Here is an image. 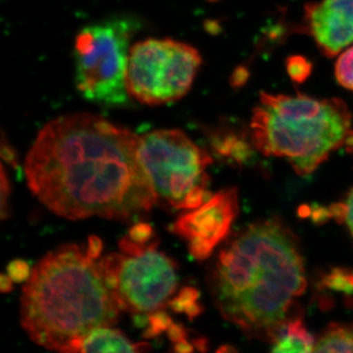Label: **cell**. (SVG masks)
Masks as SVG:
<instances>
[{"mask_svg": "<svg viewBox=\"0 0 353 353\" xmlns=\"http://www.w3.org/2000/svg\"><path fill=\"white\" fill-rule=\"evenodd\" d=\"M194 343H190L187 340L176 343L175 347H174V352L179 353H189L194 352Z\"/></svg>", "mask_w": 353, "mask_h": 353, "instance_id": "28", "label": "cell"}, {"mask_svg": "<svg viewBox=\"0 0 353 353\" xmlns=\"http://www.w3.org/2000/svg\"><path fill=\"white\" fill-rule=\"evenodd\" d=\"M0 188H1V220H6L9 217L8 199L10 194V187H9V181L7 178L6 169L3 165H1V181H0Z\"/></svg>", "mask_w": 353, "mask_h": 353, "instance_id": "23", "label": "cell"}, {"mask_svg": "<svg viewBox=\"0 0 353 353\" xmlns=\"http://www.w3.org/2000/svg\"><path fill=\"white\" fill-rule=\"evenodd\" d=\"M128 236L134 243L139 245H148L153 236L152 227L148 223H137L130 229Z\"/></svg>", "mask_w": 353, "mask_h": 353, "instance_id": "22", "label": "cell"}, {"mask_svg": "<svg viewBox=\"0 0 353 353\" xmlns=\"http://www.w3.org/2000/svg\"><path fill=\"white\" fill-rule=\"evenodd\" d=\"M139 145L138 134L101 116L57 118L28 152V187L51 212L68 220L137 219L157 204Z\"/></svg>", "mask_w": 353, "mask_h": 353, "instance_id": "1", "label": "cell"}, {"mask_svg": "<svg viewBox=\"0 0 353 353\" xmlns=\"http://www.w3.org/2000/svg\"><path fill=\"white\" fill-rule=\"evenodd\" d=\"M87 252L88 256L94 260L99 259L103 248V243L101 239L97 238V236H90L88 238Z\"/></svg>", "mask_w": 353, "mask_h": 353, "instance_id": "25", "label": "cell"}, {"mask_svg": "<svg viewBox=\"0 0 353 353\" xmlns=\"http://www.w3.org/2000/svg\"><path fill=\"white\" fill-rule=\"evenodd\" d=\"M210 1H217V0H210Z\"/></svg>", "mask_w": 353, "mask_h": 353, "instance_id": "30", "label": "cell"}, {"mask_svg": "<svg viewBox=\"0 0 353 353\" xmlns=\"http://www.w3.org/2000/svg\"><path fill=\"white\" fill-rule=\"evenodd\" d=\"M1 157L2 159L6 160L7 163L10 164L11 166H18L17 157H16L15 150L6 143L4 137L3 139H2L1 143Z\"/></svg>", "mask_w": 353, "mask_h": 353, "instance_id": "26", "label": "cell"}, {"mask_svg": "<svg viewBox=\"0 0 353 353\" xmlns=\"http://www.w3.org/2000/svg\"><path fill=\"white\" fill-rule=\"evenodd\" d=\"M199 292L194 288L185 287L179 292L178 296L170 299L168 306L176 313H185L194 320L197 316L201 315L203 308L199 303Z\"/></svg>", "mask_w": 353, "mask_h": 353, "instance_id": "16", "label": "cell"}, {"mask_svg": "<svg viewBox=\"0 0 353 353\" xmlns=\"http://www.w3.org/2000/svg\"><path fill=\"white\" fill-rule=\"evenodd\" d=\"M314 352H353V324H330L316 340Z\"/></svg>", "mask_w": 353, "mask_h": 353, "instance_id": "14", "label": "cell"}, {"mask_svg": "<svg viewBox=\"0 0 353 353\" xmlns=\"http://www.w3.org/2000/svg\"><path fill=\"white\" fill-rule=\"evenodd\" d=\"M250 77V72L245 67L241 66L234 71L233 76H232V85L234 87H241L245 85L246 81L248 80Z\"/></svg>", "mask_w": 353, "mask_h": 353, "instance_id": "27", "label": "cell"}, {"mask_svg": "<svg viewBox=\"0 0 353 353\" xmlns=\"http://www.w3.org/2000/svg\"><path fill=\"white\" fill-rule=\"evenodd\" d=\"M212 145L218 154L233 158L236 162H241L245 160V157H248V153H250V146L253 145V143L243 141V137L240 138L233 132H228L213 137Z\"/></svg>", "mask_w": 353, "mask_h": 353, "instance_id": "15", "label": "cell"}, {"mask_svg": "<svg viewBox=\"0 0 353 353\" xmlns=\"http://www.w3.org/2000/svg\"><path fill=\"white\" fill-rule=\"evenodd\" d=\"M202 64L199 50L171 39H148L130 50L128 92L148 105H162L189 92Z\"/></svg>", "mask_w": 353, "mask_h": 353, "instance_id": "8", "label": "cell"}, {"mask_svg": "<svg viewBox=\"0 0 353 353\" xmlns=\"http://www.w3.org/2000/svg\"><path fill=\"white\" fill-rule=\"evenodd\" d=\"M285 70L292 82L303 83L312 74L313 63L303 55H290L285 60Z\"/></svg>", "mask_w": 353, "mask_h": 353, "instance_id": "18", "label": "cell"}, {"mask_svg": "<svg viewBox=\"0 0 353 353\" xmlns=\"http://www.w3.org/2000/svg\"><path fill=\"white\" fill-rule=\"evenodd\" d=\"M130 17H113L87 26L75 41V82L87 101L118 108L128 101L130 41L137 31Z\"/></svg>", "mask_w": 353, "mask_h": 353, "instance_id": "6", "label": "cell"}, {"mask_svg": "<svg viewBox=\"0 0 353 353\" xmlns=\"http://www.w3.org/2000/svg\"><path fill=\"white\" fill-rule=\"evenodd\" d=\"M157 246V241L139 245L126 236L119 241L122 253H111L97 263L121 310L150 314L168 305L175 294L176 265Z\"/></svg>", "mask_w": 353, "mask_h": 353, "instance_id": "7", "label": "cell"}, {"mask_svg": "<svg viewBox=\"0 0 353 353\" xmlns=\"http://www.w3.org/2000/svg\"><path fill=\"white\" fill-rule=\"evenodd\" d=\"M316 340L306 328L303 317L289 316L270 341L274 352H313Z\"/></svg>", "mask_w": 353, "mask_h": 353, "instance_id": "11", "label": "cell"}, {"mask_svg": "<svg viewBox=\"0 0 353 353\" xmlns=\"http://www.w3.org/2000/svg\"><path fill=\"white\" fill-rule=\"evenodd\" d=\"M334 77L339 85L353 92V46L339 55L334 64Z\"/></svg>", "mask_w": 353, "mask_h": 353, "instance_id": "17", "label": "cell"}, {"mask_svg": "<svg viewBox=\"0 0 353 353\" xmlns=\"http://www.w3.org/2000/svg\"><path fill=\"white\" fill-rule=\"evenodd\" d=\"M31 269L27 262L22 259H15L11 261L7 266V273L9 277L12 279L14 283L27 282L31 276Z\"/></svg>", "mask_w": 353, "mask_h": 353, "instance_id": "21", "label": "cell"}, {"mask_svg": "<svg viewBox=\"0 0 353 353\" xmlns=\"http://www.w3.org/2000/svg\"><path fill=\"white\" fill-rule=\"evenodd\" d=\"M13 289V281L12 279L9 277L8 275H6V274H2L0 276V290L3 294H7V292H10Z\"/></svg>", "mask_w": 353, "mask_h": 353, "instance_id": "29", "label": "cell"}, {"mask_svg": "<svg viewBox=\"0 0 353 353\" xmlns=\"http://www.w3.org/2000/svg\"><path fill=\"white\" fill-rule=\"evenodd\" d=\"M328 214L339 222L343 223L353 238V188L347 192L345 201L334 204Z\"/></svg>", "mask_w": 353, "mask_h": 353, "instance_id": "19", "label": "cell"}, {"mask_svg": "<svg viewBox=\"0 0 353 353\" xmlns=\"http://www.w3.org/2000/svg\"><path fill=\"white\" fill-rule=\"evenodd\" d=\"M255 150L285 158L299 175L313 173L353 138L352 114L343 99H317L301 92H262L250 124Z\"/></svg>", "mask_w": 353, "mask_h": 353, "instance_id": "4", "label": "cell"}, {"mask_svg": "<svg viewBox=\"0 0 353 353\" xmlns=\"http://www.w3.org/2000/svg\"><path fill=\"white\" fill-rule=\"evenodd\" d=\"M238 213V190H222L199 208L181 216L171 231L187 241L190 254L201 261L210 257L216 246L227 238Z\"/></svg>", "mask_w": 353, "mask_h": 353, "instance_id": "9", "label": "cell"}, {"mask_svg": "<svg viewBox=\"0 0 353 353\" xmlns=\"http://www.w3.org/2000/svg\"><path fill=\"white\" fill-rule=\"evenodd\" d=\"M148 343H132L119 330L103 327L88 334L83 341L81 352H145Z\"/></svg>", "mask_w": 353, "mask_h": 353, "instance_id": "12", "label": "cell"}, {"mask_svg": "<svg viewBox=\"0 0 353 353\" xmlns=\"http://www.w3.org/2000/svg\"><path fill=\"white\" fill-rule=\"evenodd\" d=\"M301 32L313 39L326 57L353 44V0H319L304 6Z\"/></svg>", "mask_w": 353, "mask_h": 353, "instance_id": "10", "label": "cell"}, {"mask_svg": "<svg viewBox=\"0 0 353 353\" xmlns=\"http://www.w3.org/2000/svg\"><path fill=\"white\" fill-rule=\"evenodd\" d=\"M208 285L224 319L270 343L306 288L296 234L278 218L253 223L221 250Z\"/></svg>", "mask_w": 353, "mask_h": 353, "instance_id": "2", "label": "cell"}, {"mask_svg": "<svg viewBox=\"0 0 353 353\" xmlns=\"http://www.w3.org/2000/svg\"><path fill=\"white\" fill-rule=\"evenodd\" d=\"M120 311L87 248L68 243L32 268L21 296L20 323L39 347L77 353L88 334L114 326Z\"/></svg>", "mask_w": 353, "mask_h": 353, "instance_id": "3", "label": "cell"}, {"mask_svg": "<svg viewBox=\"0 0 353 353\" xmlns=\"http://www.w3.org/2000/svg\"><path fill=\"white\" fill-rule=\"evenodd\" d=\"M139 157L154 189L157 204L192 210L208 201V152L180 130H157L139 137Z\"/></svg>", "mask_w": 353, "mask_h": 353, "instance_id": "5", "label": "cell"}, {"mask_svg": "<svg viewBox=\"0 0 353 353\" xmlns=\"http://www.w3.org/2000/svg\"><path fill=\"white\" fill-rule=\"evenodd\" d=\"M318 299L322 306H328L336 299L347 306H353V270L348 268L331 269L318 281Z\"/></svg>", "mask_w": 353, "mask_h": 353, "instance_id": "13", "label": "cell"}, {"mask_svg": "<svg viewBox=\"0 0 353 353\" xmlns=\"http://www.w3.org/2000/svg\"><path fill=\"white\" fill-rule=\"evenodd\" d=\"M173 324L170 316L162 310L155 311L148 315V327L143 333V338H157L160 334L167 331Z\"/></svg>", "mask_w": 353, "mask_h": 353, "instance_id": "20", "label": "cell"}, {"mask_svg": "<svg viewBox=\"0 0 353 353\" xmlns=\"http://www.w3.org/2000/svg\"><path fill=\"white\" fill-rule=\"evenodd\" d=\"M167 334H168L169 340L173 341L174 343L187 340L188 338V332L185 327L181 324H176V323H173L170 328L167 330Z\"/></svg>", "mask_w": 353, "mask_h": 353, "instance_id": "24", "label": "cell"}]
</instances>
